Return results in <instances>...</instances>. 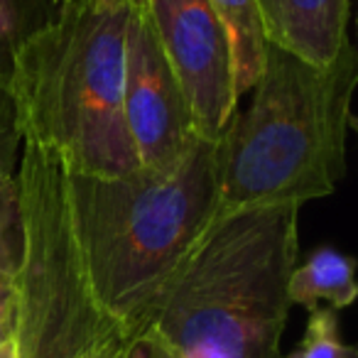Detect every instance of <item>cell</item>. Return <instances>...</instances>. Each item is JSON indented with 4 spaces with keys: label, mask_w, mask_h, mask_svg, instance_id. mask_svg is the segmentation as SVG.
<instances>
[{
    "label": "cell",
    "mask_w": 358,
    "mask_h": 358,
    "mask_svg": "<svg viewBox=\"0 0 358 358\" xmlns=\"http://www.w3.org/2000/svg\"><path fill=\"white\" fill-rule=\"evenodd\" d=\"M13 319H15V280L0 282V338L13 331Z\"/></svg>",
    "instance_id": "obj_13"
},
{
    "label": "cell",
    "mask_w": 358,
    "mask_h": 358,
    "mask_svg": "<svg viewBox=\"0 0 358 358\" xmlns=\"http://www.w3.org/2000/svg\"><path fill=\"white\" fill-rule=\"evenodd\" d=\"M128 358H179V356L152 331V329L145 327L143 331H138V336H135Z\"/></svg>",
    "instance_id": "obj_12"
},
{
    "label": "cell",
    "mask_w": 358,
    "mask_h": 358,
    "mask_svg": "<svg viewBox=\"0 0 358 358\" xmlns=\"http://www.w3.org/2000/svg\"><path fill=\"white\" fill-rule=\"evenodd\" d=\"M299 204L221 209L148 324L179 358H280L299 255Z\"/></svg>",
    "instance_id": "obj_2"
},
{
    "label": "cell",
    "mask_w": 358,
    "mask_h": 358,
    "mask_svg": "<svg viewBox=\"0 0 358 358\" xmlns=\"http://www.w3.org/2000/svg\"><path fill=\"white\" fill-rule=\"evenodd\" d=\"M199 138L216 143L238 108L234 57L209 0H143Z\"/></svg>",
    "instance_id": "obj_5"
},
{
    "label": "cell",
    "mask_w": 358,
    "mask_h": 358,
    "mask_svg": "<svg viewBox=\"0 0 358 358\" xmlns=\"http://www.w3.org/2000/svg\"><path fill=\"white\" fill-rule=\"evenodd\" d=\"M89 280L108 312L143 331L159 292L221 211L216 143L199 138L169 172H66Z\"/></svg>",
    "instance_id": "obj_4"
},
{
    "label": "cell",
    "mask_w": 358,
    "mask_h": 358,
    "mask_svg": "<svg viewBox=\"0 0 358 358\" xmlns=\"http://www.w3.org/2000/svg\"><path fill=\"white\" fill-rule=\"evenodd\" d=\"M20 204L17 179L0 174V282H13L20 265Z\"/></svg>",
    "instance_id": "obj_11"
},
{
    "label": "cell",
    "mask_w": 358,
    "mask_h": 358,
    "mask_svg": "<svg viewBox=\"0 0 358 358\" xmlns=\"http://www.w3.org/2000/svg\"><path fill=\"white\" fill-rule=\"evenodd\" d=\"M270 45L329 66L348 42L351 0H255Z\"/></svg>",
    "instance_id": "obj_7"
},
{
    "label": "cell",
    "mask_w": 358,
    "mask_h": 358,
    "mask_svg": "<svg viewBox=\"0 0 358 358\" xmlns=\"http://www.w3.org/2000/svg\"><path fill=\"white\" fill-rule=\"evenodd\" d=\"M0 358H17V341L13 331L0 338Z\"/></svg>",
    "instance_id": "obj_14"
},
{
    "label": "cell",
    "mask_w": 358,
    "mask_h": 358,
    "mask_svg": "<svg viewBox=\"0 0 358 358\" xmlns=\"http://www.w3.org/2000/svg\"><path fill=\"white\" fill-rule=\"evenodd\" d=\"M123 113L140 167L169 172L199 140L185 91L152 30L143 0H135L125 37Z\"/></svg>",
    "instance_id": "obj_6"
},
{
    "label": "cell",
    "mask_w": 358,
    "mask_h": 358,
    "mask_svg": "<svg viewBox=\"0 0 358 358\" xmlns=\"http://www.w3.org/2000/svg\"><path fill=\"white\" fill-rule=\"evenodd\" d=\"M135 0H66L13 47L6 96L22 143L50 150L69 174L140 169L123 113L125 37Z\"/></svg>",
    "instance_id": "obj_1"
},
{
    "label": "cell",
    "mask_w": 358,
    "mask_h": 358,
    "mask_svg": "<svg viewBox=\"0 0 358 358\" xmlns=\"http://www.w3.org/2000/svg\"><path fill=\"white\" fill-rule=\"evenodd\" d=\"M62 3H66V0H50V6H52V8H57V6H62Z\"/></svg>",
    "instance_id": "obj_15"
},
{
    "label": "cell",
    "mask_w": 358,
    "mask_h": 358,
    "mask_svg": "<svg viewBox=\"0 0 358 358\" xmlns=\"http://www.w3.org/2000/svg\"><path fill=\"white\" fill-rule=\"evenodd\" d=\"M292 304L307 309L351 307L358 297L356 260L336 248H317L302 265H294L287 280Z\"/></svg>",
    "instance_id": "obj_8"
},
{
    "label": "cell",
    "mask_w": 358,
    "mask_h": 358,
    "mask_svg": "<svg viewBox=\"0 0 358 358\" xmlns=\"http://www.w3.org/2000/svg\"><path fill=\"white\" fill-rule=\"evenodd\" d=\"M216 17L224 25L234 57V76L238 99L253 89L263 71L268 37L263 30L255 0H209Z\"/></svg>",
    "instance_id": "obj_9"
},
{
    "label": "cell",
    "mask_w": 358,
    "mask_h": 358,
    "mask_svg": "<svg viewBox=\"0 0 358 358\" xmlns=\"http://www.w3.org/2000/svg\"><path fill=\"white\" fill-rule=\"evenodd\" d=\"M287 358H358L356 348L341 338L336 309H309V322L299 346Z\"/></svg>",
    "instance_id": "obj_10"
},
{
    "label": "cell",
    "mask_w": 358,
    "mask_h": 358,
    "mask_svg": "<svg viewBox=\"0 0 358 358\" xmlns=\"http://www.w3.org/2000/svg\"><path fill=\"white\" fill-rule=\"evenodd\" d=\"M358 57L351 42L329 66H314L268 42L253 99L216 140L221 209L307 204L346 177V135Z\"/></svg>",
    "instance_id": "obj_3"
}]
</instances>
